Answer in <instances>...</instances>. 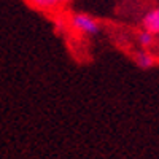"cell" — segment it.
<instances>
[{
    "label": "cell",
    "instance_id": "4",
    "mask_svg": "<svg viewBox=\"0 0 159 159\" xmlns=\"http://www.w3.org/2000/svg\"><path fill=\"white\" fill-rule=\"evenodd\" d=\"M27 2L38 10H52L62 3L70 2V0H27Z\"/></svg>",
    "mask_w": 159,
    "mask_h": 159
},
{
    "label": "cell",
    "instance_id": "1",
    "mask_svg": "<svg viewBox=\"0 0 159 159\" xmlns=\"http://www.w3.org/2000/svg\"><path fill=\"white\" fill-rule=\"evenodd\" d=\"M69 25L80 35H97L100 32V22L86 13H73Z\"/></svg>",
    "mask_w": 159,
    "mask_h": 159
},
{
    "label": "cell",
    "instance_id": "3",
    "mask_svg": "<svg viewBox=\"0 0 159 159\" xmlns=\"http://www.w3.org/2000/svg\"><path fill=\"white\" fill-rule=\"evenodd\" d=\"M134 61H135V64L139 65L140 69H151L153 65H154V57H153V54L151 52H148L147 49H140V51H137L135 54H134Z\"/></svg>",
    "mask_w": 159,
    "mask_h": 159
},
{
    "label": "cell",
    "instance_id": "2",
    "mask_svg": "<svg viewBox=\"0 0 159 159\" xmlns=\"http://www.w3.org/2000/svg\"><path fill=\"white\" fill-rule=\"evenodd\" d=\"M142 25H143V30H147L153 35H159V7L150 10L142 18Z\"/></svg>",
    "mask_w": 159,
    "mask_h": 159
},
{
    "label": "cell",
    "instance_id": "5",
    "mask_svg": "<svg viewBox=\"0 0 159 159\" xmlns=\"http://www.w3.org/2000/svg\"><path fill=\"white\" fill-rule=\"evenodd\" d=\"M137 40H139L140 46H142L143 49H147V48H150V46L153 45V42H154V35L150 34V32H147V30H142V32H139Z\"/></svg>",
    "mask_w": 159,
    "mask_h": 159
}]
</instances>
